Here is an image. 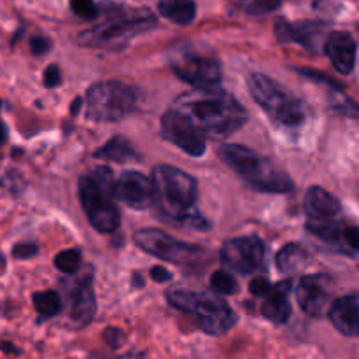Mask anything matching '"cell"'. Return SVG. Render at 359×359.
<instances>
[{"instance_id": "6da1fadb", "label": "cell", "mask_w": 359, "mask_h": 359, "mask_svg": "<svg viewBox=\"0 0 359 359\" xmlns=\"http://www.w3.org/2000/svg\"><path fill=\"white\" fill-rule=\"evenodd\" d=\"M172 109L184 114L203 137L226 139L248 121V112L241 102L219 88L191 90L175 98Z\"/></svg>"}, {"instance_id": "7a4b0ae2", "label": "cell", "mask_w": 359, "mask_h": 359, "mask_svg": "<svg viewBox=\"0 0 359 359\" xmlns=\"http://www.w3.org/2000/svg\"><path fill=\"white\" fill-rule=\"evenodd\" d=\"M219 158L258 191L287 193L294 188L291 177L283 168L241 144H224L219 149Z\"/></svg>"}, {"instance_id": "3957f363", "label": "cell", "mask_w": 359, "mask_h": 359, "mask_svg": "<svg viewBox=\"0 0 359 359\" xmlns=\"http://www.w3.org/2000/svg\"><path fill=\"white\" fill-rule=\"evenodd\" d=\"M112 172L100 167L79 181V198L84 214L95 230L100 233H114L119 228V210L116 207Z\"/></svg>"}, {"instance_id": "277c9868", "label": "cell", "mask_w": 359, "mask_h": 359, "mask_svg": "<svg viewBox=\"0 0 359 359\" xmlns=\"http://www.w3.org/2000/svg\"><path fill=\"white\" fill-rule=\"evenodd\" d=\"M151 179L156 191L154 203L165 216L175 221L198 219L193 210L196 202V181L191 175L172 165H158Z\"/></svg>"}, {"instance_id": "5b68a950", "label": "cell", "mask_w": 359, "mask_h": 359, "mask_svg": "<svg viewBox=\"0 0 359 359\" xmlns=\"http://www.w3.org/2000/svg\"><path fill=\"white\" fill-rule=\"evenodd\" d=\"M167 302L172 307L195 316L200 328L209 335H224L237 325V314L217 294L174 290L167 293Z\"/></svg>"}, {"instance_id": "8992f818", "label": "cell", "mask_w": 359, "mask_h": 359, "mask_svg": "<svg viewBox=\"0 0 359 359\" xmlns=\"http://www.w3.org/2000/svg\"><path fill=\"white\" fill-rule=\"evenodd\" d=\"M248 86L256 104L270 116L273 123L287 126V128H297L304 125L307 118V109L304 102L294 97L283 84L276 83L263 74H251Z\"/></svg>"}, {"instance_id": "52a82bcc", "label": "cell", "mask_w": 359, "mask_h": 359, "mask_svg": "<svg viewBox=\"0 0 359 359\" xmlns=\"http://www.w3.org/2000/svg\"><path fill=\"white\" fill-rule=\"evenodd\" d=\"M154 25L156 20L149 11H121L118 14H111L104 23L81 32L77 42L86 48L116 49L125 46L140 32L153 28Z\"/></svg>"}, {"instance_id": "ba28073f", "label": "cell", "mask_w": 359, "mask_h": 359, "mask_svg": "<svg viewBox=\"0 0 359 359\" xmlns=\"http://www.w3.org/2000/svg\"><path fill=\"white\" fill-rule=\"evenodd\" d=\"M305 214H307V228L312 233L340 248L347 224L342 223L340 203L332 193L319 186L309 189L305 195Z\"/></svg>"}, {"instance_id": "9c48e42d", "label": "cell", "mask_w": 359, "mask_h": 359, "mask_svg": "<svg viewBox=\"0 0 359 359\" xmlns=\"http://www.w3.org/2000/svg\"><path fill=\"white\" fill-rule=\"evenodd\" d=\"M137 91L118 81L97 83L86 93L88 116L95 121H118L133 111Z\"/></svg>"}, {"instance_id": "30bf717a", "label": "cell", "mask_w": 359, "mask_h": 359, "mask_svg": "<svg viewBox=\"0 0 359 359\" xmlns=\"http://www.w3.org/2000/svg\"><path fill=\"white\" fill-rule=\"evenodd\" d=\"M170 67L179 79L193 84L196 90L217 86L223 77L219 60L193 46H182L179 51L172 53Z\"/></svg>"}, {"instance_id": "8fae6325", "label": "cell", "mask_w": 359, "mask_h": 359, "mask_svg": "<svg viewBox=\"0 0 359 359\" xmlns=\"http://www.w3.org/2000/svg\"><path fill=\"white\" fill-rule=\"evenodd\" d=\"M133 241L147 255L163 259V262L175 263V265L195 263L198 256L202 255V249L196 248V245L175 241L174 237L167 235L165 231L156 230V228H146V230L137 231L133 235Z\"/></svg>"}, {"instance_id": "7c38bea8", "label": "cell", "mask_w": 359, "mask_h": 359, "mask_svg": "<svg viewBox=\"0 0 359 359\" xmlns=\"http://www.w3.org/2000/svg\"><path fill=\"white\" fill-rule=\"evenodd\" d=\"M161 133L168 142L177 146L189 156H202L205 153V137L184 114L175 109H168L161 118Z\"/></svg>"}, {"instance_id": "4fadbf2b", "label": "cell", "mask_w": 359, "mask_h": 359, "mask_svg": "<svg viewBox=\"0 0 359 359\" xmlns=\"http://www.w3.org/2000/svg\"><path fill=\"white\" fill-rule=\"evenodd\" d=\"M265 244L258 237H237L224 242L221 248V262L241 273H252L263 265Z\"/></svg>"}, {"instance_id": "5bb4252c", "label": "cell", "mask_w": 359, "mask_h": 359, "mask_svg": "<svg viewBox=\"0 0 359 359\" xmlns=\"http://www.w3.org/2000/svg\"><path fill=\"white\" fill-rule=\"evenodd\" d=\"M297 302L305 314L321 318L332 309V280L328 276H307L297 286Z\"/></svg>"}, {"instance_id": "9a60e30c", "label": "cell", "mask_w": 359, "mask_h": 359, "mask_svg": "<svg viewBox=\"0 0 359 359\" xmlns=\"http://www.w3.org/2000/svg\"><path fill=\"white\" fill-rule=\"evenodd\" d=\"M116 198L121 200L135 210H144L156 202L153 179L146 177L140 172H125L114 184Z\"/></svg>"}, {"instance_id": "2e32d148", "label": "cell", "mask_w": 359, "mask_h": 359, "mask_svg": "<svg viewBox=\"0 0 359 359\" xmlns=\"http://www.w3.org/2000/svg\"><path fill=\"white\" fill-rule=\"evenodd\" d=\"M325 23L321 21H300V23H287L280 20L276 23V35L279 42H297L305 46L307 49H314L316 44L321 41Z\"/></svg>"}, {"instance_id": "e0dca14e", "label": "cell", "mask_w": 359, "mask_h": 359, "mask_svg": "<svg viewBox=\"0 0 359 359\" xmlns=\"http://www.w3.org/2000/svg\"><path fill=\"white\" fill-rule=\"evenodd\" d=\"M325 51L333 67L347 76L356 65V42L347 32H332L325 41Z\"/></svg>"}, {"instance_id": "ac0fdd59", "label": "cell", "mask_w": 359, "mask_h": 359, "mask_svg": "<svg viewBox=\"0 0 359 359\" xmlns=\"http://www.w3.org/2000/svg\"><path fill=\"white\" fill-rule=\"evenodd\" d=\"M70 300V319L76 326H84L93 319L97 312V300H95L93 284L91 277H84L76 286L72 287V293L69 294Z\"/></svg>"}, {"instance_id": "d6986e66", "label": "cell", "mask_w": 359, "mask_h": 359, "mask_svg": "<svg viewBox=\"0 0 359 359\" xmlns=\"http://www.w3.org/2000/svg\"><path fill=\"white\" fill-rule=\"evenodd\" d=\"M328 316L342 335L359 337V294L337 298Z\"/></svg>"}, {"instance_id": "ffe728a7", "label": "cell", "mask_w": 359, "mask_h": 359, "mask_svg": "<svg viewBox=\"0 0 359 359\" xmlns=\"http://www.w3.org/2000/svg\"><path fill=\"white\" fill-rule=\"evenodd\" d=\"M291 283H279L272 287L269 297H265L262 312L269 321L276 325H284L291 318V304H290Z\"/></svg>"}, {"instance_id": "44dd1931", "label": "cell", "mask_w": 359, "mask_h": 359, "mask_svg": "<svg viewBox=\"0 0 359 359\" xmlns=\"http://www.w3.org/2000/svg\"><path fill=\"white\" fill-rule=\"evenodd\" d=\"M161 16L177 25H188L196 16V4L193 0H160Z\"/></svg>"}, {"instance_id": "7402d4cb", "label": "cell", "mask_w": 359, "mask_h": 359, "mask_svg": "<svg viewBox=\"0 0 359 359\" xmlns=\"http://www.w3.org/2000/svg\"><path fill=\"white\" fill-rule=\"evenodd\" d=\"M95 156L98 160L105 161H116V163H123V161H128L132 158H135V151H133L132 144L128 142L123 137H114V139L109 140L104 147L95 153Z\"/></svg>"}, {"instance_id": "603a6c76", "label": "cell", "mask_w": 359, "mask_h": 359, "mask_svg": "<svg viewBox=\"0 0 359 359\" xmlns=\"http://www.w3.org/2000/svg\"><path fill=\"white\" fill-rule=\"evenodd\" d=\"M307 262V255L297 244H287L277 255V269L283 273H294L304 269Z\"/></svg>"}, {"instance_id": "cb8c5ba5", "label": "cell", "mask_w": 359, "mask_h": 359, "mask_svg": "<svg viewBox=\"0 0 359 359\" xmlns=\"http://www.w3.org/2000/svg\"><path fill=\"white\" fill-rule=\"evenodd\" d=\"M34 305L41 319H49L58 314L62 309V300L56 291H39L34 294Z\"/></svg>"}, {"instance_id": "d4e9b609", "label": "cell", "mask_w": 359, "mask_h": 359, "mask_svg": "<svg viewBox=\"0 0 359 359\" xmlns=\"http://www.w3.org/2000/svg\"><path fill=\"white\" fill-rule=\"evenodd\" d=\"M210 287L217 294H235L238 290V283L224 270H217L210 277Z\"/></svg>"}, {"instance_id": "484cf974", "label": "cell", "mask_w": 359, "mask_h": 359, "mask_svg": "<svg viewBox=\"0 0 359 359\" xmlns=\"http://www.w3.org/2000/svg\"><path fill=\"white\" fill-rule=\"evenodd\" d=\"M81 265V252L77 249H65L55 258V266L63 273L77 272Z\"/></svg>"}, {"instance_id": "4316f807", "label": "cell", "mask_w": 359, "mask_h": 359, "mask_svg": "<svg viewBox=\"0 0 359 359\" xmlns=\"http://www.w3.org/2000/svg\"><path fill=\"white\" fill-rule=\"evenodd\" d=\"M70 9L83 20H95L98 16V7L95 0H70Z\"/></svg>"}, {"instance_id": "83f0119b", "label": "cell", "mask_w": 359, "mask_h": 359, "mask_svg": "<svg viewBox=\"0 0 359 359\" xmlns=\"http://www.w3.org/2000/svg\"><path fill=\"white\" fill-rule=\"evenodd\" d=\"M340 249H344V251L347 252H359V228L358 226H349V224H347L342 235V242H340Z\"/></svg>"}, {"instance_id": "f1b7e54d", "label": "cell", "mask_w": 359, "mask_h": 359, "mask_svg": "<svg viewBox=\"0 0 359 359\" xmlns=\"http://www.w3.org/2000/svg\"><path fill=\"white\" fill-rule=\"evenodd\" d=\"M283 2L284 0H255V2L251 4V7L248 9V13L255 14V16H262V14L272 13V11L279 9Z\"/></svg>"}, {"instance_id": "f546056e", "label": "cell", "mask_w": 359, "mask_h": 359, "mask_svg": "<svg viewBox=\"0 0 359 359\" xmlns=\"http://www.w3.org/2000/svg\"><path fill=\"white\" fill-rule=\"evenodd\" d=\"M39 248L35 244H28V242H25V244H18L13 248V256L18 259H28L32 258V256L37 255Z\"/></svg>"}, {"instance_id": "4dcf8cb0", "label": "cell", "mask_w": 359, "mask_h": 359, "mask_svg": "<svg viewBox=\"0 0 359 359\" xmlns=\"http://www.w3.org/2000/svg\"><path fill=\"white\" fill-rule=\"evenodd\" d=\"M272 284L269 283L266 279L259 277V279H255L251 284H249V291L256 297H269V293L272 291Z\"/></svg>"}, {"instance_id": "1f68e13d", "label": "cell", "mask_w": 359, "mask_h": 359, "mask_svg": "<svg viewBox=\"0 0 359 359\" xmlns=\"http://www.w3.org/2000/svg\"><path fill=\"white\" fill-rule=\"evenodd\" d=\"M60 81H62V74H60L58 65H49L44 72V84L48 88L58 86Z\"/></svg>"}, {"instance_id": "d6a6232c", "label": "cell", "mask_w": 359, "mask_h": 359, "mask_svg": "<svg viewBox=\"0 0 359 359\" xmlns=\"http://www.w3.org/2000/svg\"><path fill=\"white\" fill-rule=\"evenodd\" d=\"M51 48V42L46 37H32L30 39V49L34 55H44Z\"/></svg>"}, {"instance_id": "836d02e7", "label": "cell", "mask_w": 359, "mask_h": 359, "mask_svg": "<svg viewBox=\"0 0 359 359\" xmlns=\"http://www.w3.org/2000/svg\"><path fill=\"white\" fill-rule=\"evenodd\" d=\"M104 339L107 340L109 346L119 347V346H121L123 339H125V335H123V332H119V330L112 328V330H107V332L104 333Z\"/></svg>"}, {"instance_id": "e575fe53", "label": "cell", "mask_w": 359, "mask_h": 359, "mask_svg": "<svg viewBox=\"0 0 359 359\" xmlns=\"http://www.w3.org/2000/svg\"><path fill=\"white\" fill-rule=\"evenodd\" d=\"M151 277H153L154 280H158V283H168V280L172 279V273L168 272V270H165L163 266H154V269L151 270Z\"/></svg>"}, {"instance_id": "d590c367", "label": "cell", "mask_w": 359, "mask_h": 359, "mask_svg": "<svg viewBox=\"0 0 359 359\" xmlns=\"http://www.w3.org/2000/svg\"><path fill=\"white\" fill-rule=\"evenodd\" d=\"M230 4H233L235 7H241V9H245L248 11L249 7H251V4L255 2V0H228Z\"/></svg>"}, {"instance_id": "8d00e7d4", "label": "cell", "mask_w": 359, "mask_h": 359, "mask_svg": "<svg viewBox=\"0 0 359 359\" xmlns=\"http://www.w3.org/2000/svg\"><path fill=\"white\" fill-rule=\"evenodd\" d=\"M81 104H83V100H81V98H76V102H74V105H72L74 114H77V109H79Z\"/></svg>"}]
</instances>
